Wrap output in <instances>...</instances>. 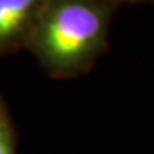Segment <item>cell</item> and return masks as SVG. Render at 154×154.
<instances>
[{
  "label": "cell",
  "mask_w": 154,
  "mask_h": 154,
  "mask_svg": "<svg viewBox=\"0 0 154 154\" xmlns=\"http://www.w3.org/2000/svg\"><path fill=\"white\" fill-rule=\"evenodd\" d=\"M0 154H16L14 126L2 95H0Z\"/></svg>",
  "instance_id": "cell-3"
},
{
  "label": "cell",
  "mask_w": 154,
  "mask_h": 154,
  "mask_svg": "<svg viewBox=\"0 0 154 154\" xmlns=\"http://www.w3.org/2000/svg\"><path fill=\"white\" fill-rule=\"evenodd\" d=\"M118 2L45 0L25 48L53 79H75L91 69L108 48Z\"/></svg>",
  "instance_id": "cell-1"
},
{
  "label": "cell",
  "mask_w": 154,
  "mask_h": 154,
  "mask_svg": "<svg viewBox=\"0 0 154 154\" xmlns=\"http://www.w3.org/2000/svg\"><path fill=\"white\" fill-rule=\"evenodd\" d=\"M45 0H0V57L25 48Z\"/></svg>",
  "instance_id": "cell-2"
}]
</instances>
